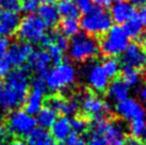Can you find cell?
Instances as JSON below:
<instances>
[{"label": "cell", "instance_id": "obj_1", "mask_svg": "<svg viewBox=\"0 0 146 145\" xmlns=\"http://www.w3.org/2000/svg\"><path fill=\"white\" fill-rule=\"evenodd\" d=\"M79 25L86 34L100 37L112 27V18L105 9L95 5L84 13Z\"/></svg>", "mask_w": 146, "mask_h": 145}, {"label": "cell", "instance_id": "obj_2", "mask_svg": "<svg viewBox=\"0 0 146 145\" xmlns=\"http://www.w3.org/2000/svg\"><path fill=\"white\" fill-rule=\"evenodd\" d=\"M68 53L70 59L75 62H85L97 56L99 45L93 36L79 32L69 42Z\"/></svg>", "mask_w": 146, "mask_h": 145}, {"label": "cell", "instance_id": "obj_3", "mask_svg": "<svg viewBox=\"0 0 146 145\" xmlns=\"http://www.w3.org/2000/svg\"><path fill=\"white\" fill-rule=\"evenodd\" d=\"M99 48L104 56L113 58L125 51L129 45V39L125 34L121 26H113L104 35L99 37Z\"/></svg>", "mask_w": 146, "mask_h": 145}, {"label": "cell", "instance_id": "obj_4", "mask_svg": "<svg viewBox=\"0 0 146 145\" xmlns=\"http://www.w3.org/2000/svg\"><path fill=\"white\" fill-rule=\"evenodd\" d=\"M76 80V69L68 62H62L50 69L45 77L47 89L60 92L69 88Z\"/></svg>", "mask_w": 146, "mask_h": 145}, {"label": "cell", "instance_id": "obj_5", "mask_svg": "<svg viewBox=\"0 0 146 145\" xmlns=\"http://www.w3.org/2000/svg\"><path fill=\"white\" fill-rule=\"evenodd\" d=\"M47 26L40 16L35 14H30L21 20L18 29H17V36L19 40L25 43H38L44 36L47 30Z\"/></svg>", "mask_w": 146, "mask_h": 145}, {"label": "cell", "instance_id": "obj_6", "mask_svg": "<svg viewBox=\"0 0 146 145\" xmlns=\"http://www.w3.org/2000/svg\"><path fill=\"white\" fill-rule=\"evenodd\" d=\"M35 125V118L23 110L11 111L7 118V130L15 137H28Z\"/></svg>", "mask_w": 146, "mask_h": 145}, {"label": "cell", "instance_id": "obj_7", "mask_svg": "<svg viewBox=\"0 0 146 145\" xmlns=\"http://www.w3.org/2000/svg\"><path fill=\"white\" fill-rule=\"evenodd\" d=\"M3 86L26 99L30 89V69L28 65L12 69L5 76Z\"/></svg>", "mask_w": 146, "mask_h": 145}, {"label": "cell", "instance_id": "obj_8", "mask_svg": "<svg viewBox=\"0 0 146 145\" xmlns=\"http://www.w3.org/2000/svg\"><path fill=\"white\" fill-rule=\"evenodd\" d=\"M79 101L81 104L84 115L92 116L93 118L106 116V114L109 112V105L92 91L83 93L82 96L79 97Z\"/></svg>", "mask_w": 146, "mask_h": 145}, {"label": "cell", "instance_id": "obj_9", "mask_svg": "<svg viewBox=\"0 0 146 145\" xmlns=\"http://www.w3.org/2000/svg\"><path fill=\"white\" fill-rule=\"evenodd\" d=\"M45 106L53 109L63 116L76 114L79 109V97H64L61 95H51L44 100Z\"/></svg>", "mask_w": 146, "mask_h": 145}, {"label": "cell", "instance_id": "obj_10", "mask_svg": "<svg viewBox=\"0 0 146 145\" xmlns=\"http://www.w3.org/2000/svg\"><path fill=\"white\" fill-rule=\"evenodd\" d=\"M32 46L25 42L13 43L9 46L7 53L2 58L11 69L21 67L28 60L30 53H32Z\"/></svg>", "mask_w": 146, "mask_h": 145}, {"label": "cell", "instance_id": "obj_11", "mask_svg": "<svg viewBox=\"0 0 146 145\" xmlns=\"http://www.w3.org/2000/svg\"><path fill=\"white\" fill-rule=\"evenodd\" d=\"M122 63L135 69H141L146 65V51L139 43H131L127 46L122 56Z\"/></svg>", "mask_w": 146, "mask_h": 145}, {"label": "cell", "instance_id": "obj_12", "mask_svg": "<svg viewBox=\"0 0 146 145\" xmlns=\"http://www.w3.org/2000/svg\"><path fill=\"white\" fill-rule=\"evenodd\" d=\"M115 110L123 118L129 122L133 120H144L146 115L142 105L133 98H126L125 100L117 102Z\"/></svg>", "mask_w": 146, "mask_h": 145}, {"label": "cell", "instance_id": "obj_13", "mask_svg": "<svg viewBox=\"0 0 146 145\" xmlns=\"http://www.w3.org/2000/svg\"><path fill=\"white\" fill-rule=\"evenodd\" d=\"M28 66L30 71L32 69L33 72L37 74V76H41L45 79V77L49 72V66L51 64V59L49 56L48 51L44 49H38V50H32L28 58Z\"/></svg>", "mask_w": 146, "mask_h": 145}, {"label": "cell", "instance_id": "obj_14", "mask_svg": "<svg viewBox=\"0 0 146 145\" xmlns=\"http://www.w3.org/2000/svg\"><path fill=\"white\" fill-rule=\"evenodd\" d=\"M138 15L134 5L125 0L116 1L111 9V18L117 25H124L126 21Z\"/></svg>", "mask_w": 146, "mask_h": 145}, {"label": "cell", "instance_id": "obj_15", "mask_svg": "<svg viewBox=\"0 0 146 145\" xmlns=\"http://www.w3.org/2000/svg\"><path fill=\"white\" fill-rule=\"evenodd\" d=\"M88 81L96 92H105L109 85V78L100 64L94 63L88 69Z\"/></svg>", "mask_w": 146, "mask_h": 145}, {"label": "cell", "instance_id": "obj_16", "mask_svg": "<svg viewBox=\"0 0 146 145\" xmlns=\"http://www.w3.org/2000/svg\"><path fill=\"white\" fill-rule=\"evenodd\" d=\"M21 23V18L17 13L14 12H2L0 15V36L7 37L12 35L17 31Z\"/></svg>", "mask_w": 146, "mask_h": 145}, {"label": "cell", "instance_id": "obj_17", "mask_svg": "<svg viewBox=\"0 0 146 145\" xmlns=\"http://www.w3.org/2000/svg\"><path fill=\"white\" fill-rule=\"evenodd\" d=\"M70 133H72L70 120L67 116H61L57 118L50 127V134L56 141L64 142Z\"/></svg>", "mask_w": 146, "mask_h": 145}, {"label": "cell", "instance_id": "obj_18", "mask_svg": "<svg viewBox=\"0 0 146 145\" xmlns=\"http://www.w3.org/2000/svg\"><path fill=\"white\" fill-rule=\"evenodd\" d=\"M108 145H124L126 140L125 129L117 122H109L104 133Z\"/></svg>", "mask_w": 146, "mask_h": 145}, {"label": "cell", "instance_id": "obj_19", "mask_svg": "<svg viewBox=\"0 0 146 145\" xmlns=\"http://www.w3.org/2000/svg\"><path fill=\"white\" fill-rule=\"evenodd\" d=\"M45 92L36 89H31L25 101V112L30 115H35L43 108L45 100Z\"/></svg>", "mask_w": 146, "mask_h": 145}, {"label": "cell", "instance_id": "obj_20", "mask_svg": "<svg viewBox=\"0 0 146 145\" xmlns=\"http://www.w3.org/2000/svg\"><path fill=\"white\" fill-rule=\"evenodd\" d=\"M107 94L110 99L117 101L125 100L128 98V93H129V88L125 84V82L121 78H115L107 88Z\"/></svg>", "mask_w": 146, "mask_h": 145}, {"label": "cell", "instance_id": "obj_21", "mask_svg": "<svg viewBox=\"0 0 146 145\" xmlns=\"http://www.w3.org/2000/svg\"><path fill=\"white\" fill-rule=\"evenodd\" d=\"M38 13L40 17L48 28L56 26L60 21V14L58 12L57 7L52 2H45L41 4L38 8Z\"/></svg>", "mask_w": 146, "mask_h": 145}, {"label": "cell", "instance_id": "obj_22", "mask_svg": "<svg viewBox=\"0 0 146 145\" xmlns=\"http://www.w3.org/2000/svg\"><path fill=\"white\" fill-rule=\"evenodd\" d=\"M27 145H58L51 134L43 128H34L27 137Z\"/></svg>", "mask_w": 146, "mask_h": 145}, {"label": "cell", "instance_id": "obj_23", "mask_svg": "<svg viewBox=\"0 0 146 145\" xmlns=\"http://www.w3.org/2000/svg\"><path fill=\"white\" fill-rule=\"evenodd\" d=\"M143 26L144 25L140 21V19L138 18V15H137L135 17L129 19L128 21H126L122 28L128 39L138 40V39H142L143 31H144Z\"/></svg>", "mask_w": 146, "mask_h": 145}, {"label": "cell", "instance_id": "obj_24", "mask_svg": "<svg viewBox=\"0 0 146 145\" xmlns=\"http://www.w3.org/2000/svg\"><path fill=\"white\" fill-rule=\"evenodd\" d=\"M56 7L60 16H63L64 18L78 19L80 16V11L78 10L77 5L74 3L73 0H59Z\"/></svg>", "mask_w": 146, "mask_h": 145}, {"label": "cell", "instance_id": "obj_25", "mask_svg": "<svg viewBox=\"0 0 146 145\" xmlns=\"http://www.w3.org/2000/svg\"><path fill=\"white\" fill-rule=\"evenodd\" d=\"M36 124L40 125V127L43 129L50 128L54 121L57 120L58 113L53 109L49 108L47 106H44L43 108L37 112L36 114Z\"/></svg>", "mask_w": 146, "mask_h": 145}, {"label": "cell", "instance_id": "obj_26", "mask_svg": "<svg viewBox=\"0 0 146 145\" xmlns=\"http://www.w3.org/2000/svg\"><path fill=\"white\" fill-rule=\"evenodd\" d=\"M142 75L139 72V69H135L130 66L124 65L122 69V80L125 82V84L128 88H134L141 82Z\"/></svg>", "mask_w": 146, "mask_h": 145}, {"label": "cell", "instance_id": "obj_27", "mask_svg": "<svg viewBox=\"0 0 146 145\" xmlns=\"http://www.w3.org/2000/svg\"><path fill=\"white\" fill-rule=\"evenodd\" d=\"M60 23V31L66 37H73L80 31V25L78 19L75 18H63Z\"/></svg>", "mask_w": 146, "mask_h": 145}, {"label": "cell", "instance_id": "obj_28", "mask_svg": "<svg viewBox=\"0 0 146 145\" xmlns=\"http://www.w3.org/2000/svg\"><path fill=\"white\" fill-rule=\"evenodd\" d=\"M102 66L108 78H115L119 72V62L116 59L111 58V57L107 58L102 62Z\"/></svg>", "mask_w": 146, "mask_h": 145}, {"label": "cell", "instance_id": "obj_29", "mask_svg": "<svg viewBox=\"0 0 146 145\" xmlns=\"http://www.w3.org/2000/svg\"><path fill=\"white\" fill-rule=\"evenodd\" d=\"M89 121L88 117L84 114L81 115H75L74 118L70 121V126H72V131L75 133H83L89 129Z\"/></svg>", "mask_w": 146, "mask_h": 145}, {"label": "cell", "instance_id": "obj_30", "mask_svg": "<svg viewBox=\"0 0 146 145\" xmlns=\"http://www.w3.org/2000/svg\"><path fill=\"white\" fill-rule=\"evenodd\" d=\"M53 44L64 53V51H66L68 49V46H69L68 37L63 35L58 30H53Z\"/></svg>", "mask_w": 146, "mask_h": 145}, {"label": "cell", "instance_id": "obj_31", "mask_svg": "<svg viewBox=\"0 0 146 145\" xmlns=\"http://www.w3.org/2000/svg\"><path fill=\"white\" fill-rule=\"evenodd\" d=\"M47 49H48V53L50 56V59H51V63L53 65H59L60 63L63 62V60H64V55L63 53H64L61 49L58 48L54 44L49 46Z\"/></svg>", "mask_w": 146, "mask_h": 145}, {"label": "cell", "instance_id": "obj_32", "mask_svg": "<svg viewBox=\"0 0 146 145\" xmlns=\"http://www.w3.org/2000/svg\"><path fill=\"white\" fill-rule=\"evenodd\" d=\"M21 10L25 13L34 14L38 11V8L41 5V0H21Z\"/></svg>", "mask_w": 146, "mask_h": 145}, {"label": "cell", "instance_id": "obj_33", "mask_svg": "<svg viewBox=\"0 0 146 145\" xmlns=\"http://www.w3.org/2000/svg\"><path fill=\"white\" fill-rule=\"evenodd\" d=\"M145 121L144 120H133L130 122V132L134 138L142 137L144 128H145Z\"/></svg>", "mask_w": 146, "mask_h": 145}, {"label": "cell", "instance_id": "obj_34", "mask_svg": "<svg viewBox=\"0 0 146 145\" xmlns=\"http://www.w3.org/2000/svg\"><path fill=\"white\" fill-rule=\"evenodd\" d=\"M0 7L9 12L17 13L21 10V0H0Z\"/></svg>", "mask_w": 146, "mask_h": 145}, {"label": "cell", "instance_id": "obj_35", "mask_svg": "<svg viewBox=\"0 0 146 145\" xmlns=\"http://www.w3.org/2000/svg\"><path fill=\"white\" fill-rule=\"evenodd\" d=\"M86 145H108V143L106 141V138L104 137V134L90 132Z\"/></svg>", "mask_w": 146, "mask_h": 145}, {"label": "cell", "instance_id": "obj_36", "mask_svg": "<svg viewBox=\"0 0 146 145\" xmlns=\"http://www.w3.org/2000/svg\"><path fill=\"white\" fill-rule=\"evenodd\" d=\"M63 145H86V142L78 133L72 132L69 137L63 142Z\"/></svg>", "mask_w": 146, "mask_h": 145}, {"label": "cell", "instance_id": "obj_37", "mask_svg": "<svg viewBox=\"0 0 146 145\" xmlns=\"http://www.w3.org/2000/svg\"><path fill=\"white\" fill-rule=\"evenodd\" d=\"M74 3L77 5L78 10L80 12L86 13L90 9L92 8V0H73Z\"/></svg>", "mask_w": 146, "mask_h": 145}, {"label": "cell", "instance_id": "obj_38", "mask_svg": "<svg viewBox=\"0 0 146 145\" xmlns=\"http://www.w3.org/2000/svg\"><path fill=\"white\" fill-rule=\"evenodd\" d=\"M9 46H10V42L7 37H2L0 36V60L2 59L8 50Z\"/></svg>", "mask_w": 146, "mask_h": 145}, {"label": "cell", "instance_id": "obj_39", "mask_svg": "<svg viewBox=\"0 0 146 145\" xmlns=\"http://www.w3.org/2000/svg\"><path fill=\"white\" fill-rule=\"evenodd\" d=\"M124 145H146V143L144 141H142V140H140L139 138L129 137L126 138Z\"/></svg>", "mask_w": 146, "mask_h": 145}, {"label": "cell", "instance_id": "obj_40", "mask_svg": "<svg viewBox=\"0 0 146 145\" xmlns=\"http://www.w3.org/2000/svg\"><path fill=\"white\" fill-rule=\"evenodd\" d=\"M139 97H140V100L142 102L141 105H142V107L144 108L146 112V84L143 85L142 88L140 89V91H139Z\"/></svg>", "mask_w": 146, "mask_h": 145}, {"label": "cell", "instance_id": "obj_41", "mask_svg": "<svg viewBox=\"0 0 146 145\" xmlns=\"http://www.w3.org/2000/svg\"><path fill=\"white\" fill-rule=\"evenodd\" d=\"M92 2L96 4L97 7L99 8H102V9H107L111 7V4H112V0H92Z\"/></svg>", "mask_w": 146, "mask_h": 145}, {"label": "cell", "instance_id": "obj_42", "mask_svg": "<svg viewBox=\"0 0 146 145\" xmlns=\"http://www.w3.org/2000/svg\"><path fill=\"white\" fill-rule=\"evenodd\" d=\"M130 3L137 7H143L146 4V0H130Z\"/></svg>", "mask_w": 146, "mask_h": 145}, {"label": "cell", "instance_id": "obj_43", "mask_svg": "<svg viewBox=\"0 0 146 145\" xmlns=\"http://www.w3.org/2000/svg\"><path fill=\"white\" fill-rule=\"evenodd\" d=\"M7 137V133H5V130H4L3 126H2V122H1V118H0V141L2 139H5Z\"/></svg>", "mask_w": 146, "mask_h": 145}, {"label": "cell", "instance_id": "obj_44", "mask_svg": "<svg viewBox=\"0 0 146 145\" xmlns=\"http://www.w3.org/2000/svg\"><path fill=\"white\" fill-rule=\"evenodd\" d=\"M3 145H25V144L24 142L21 141V140H13V141H10L7 144H3Z\"/></svg>", "mask_w": 146, "mask_h": 145}, {"label": "cell", "instance_id": "obj_45", "mask_svg": "<svg viewBox=\"0 0 146 145\" xmlns=\"http://www.w3.org/2000/svg\"><path fill=\"white\" fill-rule=\"evenodd\" d=\"M142 137H143V141L146 143V124H145V128H144V131H143Z\"/></svg>", "mask_w": 146, "mask_h": 145}, {"label": "cell", "instance_id": "obj_46", "mask_svg": "<svg viewBox=\"0 0 146 145\" xmlns=\"http://www.w3.org/2000/svg\"><path fill=\"white\" fill-rule=\"evenodd\" d=\"M53 1H56V0H46V2H53Z\"/></svg>", "mask_w": 146, "mask_h": 145}, {"label": "cell", "instance_id": "obj_47", "mask_svg": "<svg viewBox=\"0 0 146 145\" xmlns=\"http://www.w3.org/2000/svg\"><path fill=\"white\" fill-rule=\"evenodd\" d=\"M2 14V9H1V7H0V15Z\"/></svg>", "mask_w": 146, "mask_h": 145}, {"label": "cell", "instance_id": "obj_48", "mask_svg": "<svg viewBox=\"0 0 146 145\" xmlns=\"http://www.w3.org/2000/svg\"><path fill=\"white\" fill-rule=\"evenodd\" d=\"M115 1H121V0H115Z\"/></svg>", "mask_w": 146, "mask_h": 145}]
</instances>
